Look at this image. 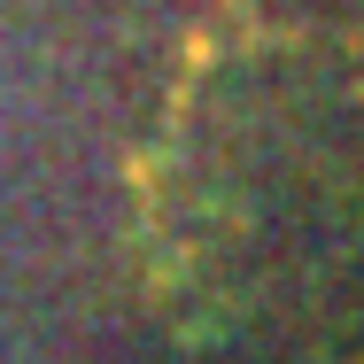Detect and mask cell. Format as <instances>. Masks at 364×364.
Listing matches in <instances>:
<instances>
[{
  "label": "cell",
  "mask_w": 364,
  "mask_h": 364,
  "mask_svg": "<svg viewBox=\"0 0 364 364\" xmlns=\"http://www.w3.org/2000/svg\"><path fill=\"white\" fill-rule=\"evenodd\" d=\"M155 225L210 318L364 349V70L294 39L210 63L155 155Z\"/></svg>",
  "instance_id": "6da1fadb"
}]
</instances>
